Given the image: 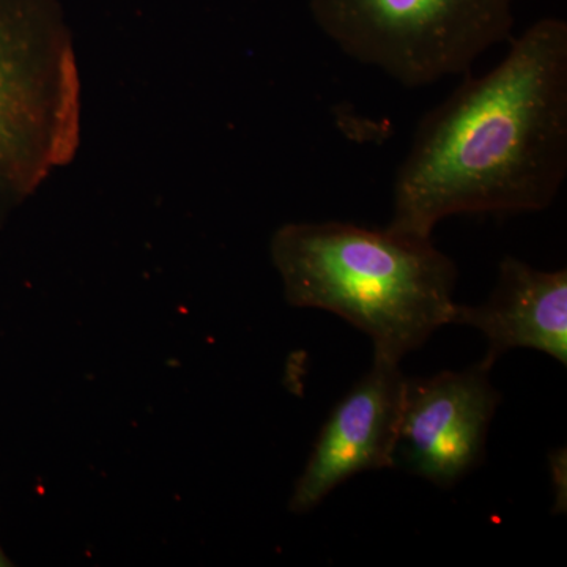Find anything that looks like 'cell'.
I'll return each mask as SVG.
<instances>
[{"label": "cell", "mask_w": 567, "mask_h": 567, "mask_svg": "<svg viewBox=\"0 0 567 567\" xmlns=\"http://www.w3.org/2000/svg\"><path fill=\"white\" fill-rule=\"evenodd\" d=\"M567 174V24L544 18L424 115L395 174L388 229L431 238L468 213L550 207Z\"/></svg>", "instance_id": "cell-1"}, {"label": "cell", "mask_w": 567, "mask_h": 567, "mask_svg": "<svg viewBox=\"0 0 567 567\" xmlns=\"http://www.w3.org/2000/svg\"><path fill=\"white\" fill-rule=\"evenodd\" d=\"M271 260L295 308L333 312L398 361L453 320L457 268L431 238L354 224L290 223Z\"/></svg>", "instance_id": "cell-2"}, {"label": "cell", "mask_w": 567, "mask_h": 567, "mask_svg": "<svg viewBox=\"0 0 567 567\" xmlns=\"http://www.w3.org/2000/svg\"><path fill=\"white\" fill-rule=\"evenodd\" d=\"M80 74L54 0H0V223L80 145Z\"/></svg>", "instance_id": "cell-3"}, {"label": "cell", "mask_w": 567, "mask_h": 567, "mask_svg": "<svg viewBox=\"0 0 567 567\" xmlns=\"http://www.w3.org/2000/svg\"><path fill=\"white\" fill-rule=\"evenodd\" d=\"M319 28L354 61L405 87L465 73L511 35L514 0H309Z\"/></svg>", "instance_id": "cell-4"}, {"label": "cell", "mask_w": 567, "mask_h": 567, "mask_svg": "<svg viewBox=\"0 0 567 567\" xmlns=\"http://www.w3.org/2000/svg\"><path fill=\"white\" fill-rule=\"evenodd\" d=\"M484 358L465 371L406 379L395 464L439 487H451L483 464L488 427L502 395Z\"/></svg>", "instance_id": "cell-5"}, {"label": "cell", "mask_w": 567, "mask_h": 567, "mask_svg": "<svg viewBox=\"0 0 567 567\" xmlns=\"http://www.w3.org/2000/svg\"><path fill=\"white\" fill-rule=\"evenodd\" d=\"M406 379L398 361L374 357L317 436L290 496L292 513H311L354 475L395 466Z\"/></svg>", "instance_id": "cell-6"}, {"label": "cell", "mask_w": 567, "mask_h": 567, "mask_svg": "<svg viewBox=\"0 0 567 567\" xmlns=\"http://www.w3.org/2000/svg\"><path fill=\"white\" fill-rule=\"evenodd\" d=\"M451 323L481 331L491 363L507 350L533 349L566 365L567 271L537 270L516 257H505L486 303L456 305Z\"/></svg>", "instance_id": "cell-7"}, {"label": "cell", "mask_w": 567, "mask_h": 567, "mask_svg": "<svg viewBox=\"0 0 567 567\" xmlns=\"http://www.w3.org/2000/svg\"><path fill=\"white\" fill-rule=\"evenodd\" d=\"M10 565L11 563L9 561V558H7L6 555H3L2 548H0V567Z\"/></svg>", "instance_id": "cell-8"}]
</instances>
